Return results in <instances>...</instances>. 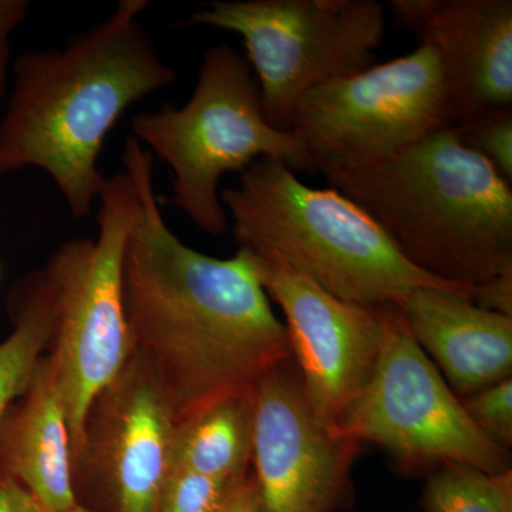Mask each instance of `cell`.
Here are the masks:
<instances>
[{
  "mask_svg": "<svg viewBox=\"0 0 512 512\" xmlns=\"http://www.w3.org/2000/svg\"><path fill=\"white\" fill-rule=\"evenodd\" d=\"M436 3L437 0H390L389 9L397 25L419 35Z\"/></svg>",
  "mask_w": 512,
  "mask_h": 512,
  "instance_id": "24",
  "label": "cell"
},
{
  "mask_svg": "<svg viewBox=\"0 0 512 512\" xmlns=\"http://www.w3.org/2000/svg\"><path fill=\"white\" fill-rule=\"evenodd\" d=\"M148 6V0H120L64 47L16 59L0 121V177L42 170L73 218L92 215L107 181L99 158L111 128L128 107L177 79L141 20Z\"/></svg>",
  "mask_w": 512,
  "mask_h": 512,
  "instance_id": "2",
  "label": "cell"
},
{
  "mask_svg": "<svg viewBox=\"0 0 512 512\" xmlns=\"http://www.w3.org/2000/svg\"><path fill=\"white\" fill-rule=\"evenodd\" d=\"M153 156L127 138L121 161L134 188L123 255V303L133 352L177 423L229 394L255 390L292 359L254 261L201 254L168 227L154 191Z\"/></svg>",
  "mask_w": 512,
  "mask_h": 512,
  "instance_id": "1",
  "label": "cell"
},
{
  "mask_svg": "<svg viewBox=\"0 0 512 512\" xmlns=\"http://www.w3.org/2000/svg\"><path fill=\"white\" fill-rule=\"evenodd\" d=\"M0 473L18 481L43 512L77 504L69 421L47 353L0 423Z\"/></svg>",
  "mask_w": 512,
  "mask_h": 512,
  "instance_id": "15",
  "label": "cell"
},
{
  "mask_svg": "<svg viewBox=\"0 0 512 512\" xmlns=\"http://www.w3.org/2000/svg\"><path fill=\"white\" fill-rule=\"evenodd\" d=\"M28 0H0V101L8 89L10 36L28 18Z\"/></svg>",
  "mask_w": 512,
  "mask_h": 512,
  "instance_id": "22",
  "label": "cell"
},
{
  "mask_svg": "<svg viewBox=\"0 0 512 512\" xmlns=\"http://www.w3.org/2000/svg\"><path fill=\"white\" fill-rule=\"evenodd\" d=\"M420 45L436 50L453 107V124L512 107L511 0H437Z\"/></svg>",
  "mask_w": 512,
  "mask_h": 512,
  "instance_id": "13",
  "label": "cell"
},
{
  "mask_svg": "<svg viewBox=\"0 0 512 512\" xmlns=\"http://www.w3.org/2000/svg\"><path fill=\"white\" fill-rule=\"evenodd\" d=\"M416 268L471 289L512 269V190L454 127L362 170L326 177Z\"/></svg>",
  "mask_w": 512,
  "mask_h": 512,
  "instance_id": "3",
  "label": "cell"
},
{
  "mask_svg": "<svg viewBox=\"0 0 512 512\" xmlns=\"http://www.w3.org/2000/svg\"><path fill=\"white\" fill-rule=\"evenodd\" d=\"M413 339L461 400L512 375V318L446 289L420 286L394 303Z\"/></svg>",
  "mask_w": 512,
  "mask_h": 512,
  "instance_id": "14",
  "label": "cell"
},
{
  "mask_svg": "<svg viewBox=\"0 0 512 512\" xmlns=\"http://www.w3.org/2000/svg\"><path fill=\"white\" fill-rule=\"evenodd\" d=\"M467 416L483 436L508 451L512 446V379L491 384L461 400Z\"/></svg>",
  "mask_w": 512,
  "mask_h": 512,
  "instance_id": "21",
  "label": "cell"
},
{
  "mask_svg": "<svg viewBox=\"0 0 512 512\" xmlns=\"http://www.w3.org/2000/svg\"><path fill=\"white\" fill-rule=\"evenodd\" d=\"M131 133L151 156L170 167V204L212 237H221L229 228L220 198L225 174H241L262 158L281 161L293 173L316 174L298 136L266 120L248 60L228 45L207 50L184 106L165 104L137 114Z\"/></svg>",
  "mask_w": 512,
  "mask_h": 512,
  "instance_id": "5",
  "label": "cell"
},
{
  "mask_svg": "<svg viewBox=\"0 0 512 512\" xmlns=\"http://www.w3.org/2000/svg\"><path fill=\"white\" fill-rule=\"evenodd\" d=\"M359 444L318 419L293 359L275 367L255 387L259 512H338L348 503Z\"/></svg>",
  "mask_w": 512,
  "mask_h": 512,
  "instance_id": "11",
  "label": "cell"
},
{
  "mask_svg": "<svg viewBox=\"0 0 512 512\" xmlns=\"http://www.w3.org/2000/svg\"><path fill=\"white\" fill-rule=\"evenodd\" d=\"M220 198L239 248L339 301L394 305L420 286L473 296L410 264L359 205L335 188L303 184L281 161H255Z\"/></svg>",
  "mask_w": 512,
  "mask_h": 512,
  "instance_id": "4",
  "label": "cell"
},
{
  "mask_svg": "<svg viewBox=\"0 0 512 512\" xmlns=\"http://www.w3.org/2000/svg\"><path fill=\"white\" fill-rule=\"evenodd\" d=\"M96 239L74 238L50 256L56 319L49 353L62 396L73 460L87 410L133 353L123 303V255L134 212L126 173L107 177L99 198Z\"/></svg>",
  "mask_w": 512,
  "mask_h": 512,
  "instance_id": "7",
  "label": "cell"
},
{
  "mask_svg": "<svg viewBox=\"0 0 512 512\" xmlns=\"http://www.w3.org/2000/svg\"><path fill=\"white\" fill-rule=\"evenodd\" d=\"M63 512H94L90 510V508L84 507V505L77 503L74 507L69 508V510Z\"/></svg>",
  "mask_w": 512,
  "mask_h": 512,
  "instance_id": "27",
  "label": "cell"
},
{
  "mask_svg": "<svg viewBox=\"0 0 512 512\" xmlns=\"http://www.w3.org/2000/svg\"><path fill=\"white\" fill-rule=\"evenodd\" d=\"M251 258L266 295L284 312L292 359L313 412L338 433L379 362L384 305L339 301L302 276Z\"/></svg>",
  "mask_w": 512,
  "mask_h": 512,
  "instance_id": "12",
  "label": "cell"
},
{
  "mask_svg": "<svg viewBox=\"0 0 512 512\" xmlns=\"http://www.w3.org/2000/svg\"><path fill=\"white\" fill-rule=\"evenodd\" d=\"M180 26L241 36L266 120L292 131L306 93L376 64L386 8L376 0H217Z\"/></svg>",
  "mask_w": 512,
  "mask_h": 512,
  "instance_id": "6",
  "label": "cell"
},
{
  "mask_svg": "<svg viewBox=\"0 0 512 512\" xmlns=\"http://www.w3.org/2000/svg\"><path fill=\"white\" fill-rule=\"evenodd\" d=\"M9 305L15 328L0 343V423L29 386L52 339L56 291L46 269L22 279L13 289Z\"/></svg>",
  "mask_w": 512,
  "mask_h": 512,
  "instance_id": "17",
  "label": "cell"
},
{
  "mask_svg": "<svg viewBox=\"0 0 512 512\" xmlns=\"http://www.w3.org/2000/svg\"><path fill=\"white\" fill-rule=\"evenodd\" d=\"M175 427L156 376L131 353L87 410L73 460L74 491L87 485L110 512H156L171 471Z\"/></svg>",
  "mask_w": 512,
  "mask_h": 512,
  "instance_id": "10",
  "label": "cell"
},
{
  "mask_svg": "<svg viewBox=\"0 0 512 512\" xmlns=\"http://www.w3.org/2000/svg\"><path fill=\"white\" fill-rule=\"evenodd\" d=\"M426 512H512V471L491 474L466 464H441L423 494Z\"/></svg>",
  "mask_w": 512,
  "mask_h": 512,
  "instance_id": "18",
  "label": "cell"
},
{
  "mask_svg": "<svg viewBox=\"0 0 512 512\" xmlns=\"http://www.w3.org/2000/svg\"><path fill=\"white\" fill-rule=\"evenodd\" d=\"M0 512H43V510L18 481L0 473Z\"/></svg>",
  "mask_w": 512,
  "mask_h": 512,
  "instance_id": "25",
  "label": "cell"
},
{
  "mask_svg": "<svg viewBox=\"0 0 512 512\" xmlns=\"http://www.w3.org/2000/svg\"><path fill=\"white\" fill-rule=\"evenodd\" d=\"M451 127L464 146L480 154L512 183V107L481 111Z\"/></svg>",
  "mask_w": 512,
  "mask_h": 512,
  "instance_id": "19",
  "label": "cell"
},
{
  "mask_svg": "<svg viewBox=\"0 0 512 512\" xmlns=\"http://www.w3.org/2000/svg\"><path fill=\"white\" fill-rule=\"evenodd\" d=\"M338 433L379 444L404 463L466 464L491 474L511 470L508 451L477 430L393 303L384 305L375 373Z\"/></svg>",
  "mask_w": 512,
  "mask_h": 512,
  "instance_id": "9",
  "label": "cell"
},
{
  "mask_svg": "<svg viewBox=\"0 0 512 512\" xmlns=\"http://www.w3.org/2000/svg\"><path fill=\"white\" fill-rule=\"evenodd\" d=\"M453 124V107L436 50L340 77L306 93L292 131L316 173L362 170L409 150Z\"/></svg>",
  "mask_w": 512,
  "mask_h": 512,
  "instance_id": "8",
  "label": "cell"
},
{
  "mask_svg": "<svg viewBox=\"0 0 512 512\" xmlns=\"http://www.w3.org/2000/svg\"><path fill=\"white\" fill-rule=\"evenodd\" d=\"M471 301L487 311L512 318V269L474 286Z\"/></svg>",
  "mask_w": 512,
  "mask_h": 512,
  "instance_id": "23",
  "label": "cell"
},
{
  "mask_svg": "<svg viewBox=\"0 0 512 512\" xmlns=\"http://www.w3.org/2000/svg\"><path fill=\"white\" fill-rule=\"evenodd\" d=\"M241 483L202 476L185 468H171L156 512H222Z\"/></svg>",
  "mask_w": 512,
  "mask_h": 512,
  "instance_id": "20",
  "label": "cell"
},
{
  "mask_svg": "<svg viewBox=\"0 0 512 512\" xmlns=\"http://www.w3.org/2000/svg\"><path fill=\"white\" fill-rule=\"evenodd\" d=\"M222 512H259L254 477L248 476L235 488Z\"/></svg>",
  "mask_w": 512,
  "mask_h": 512,
  "instance_id": "26",
  "label": "cell"
},
{
  "mask_svg": "<svg viewBox=\"0 0 512 512\" xmlns=\"http://www.w3.org/2000/svg\"><path fill=\"white\" fill-rule=\"evenodd\" d=\"M255 426V390L229 394L177 423L171 468L241 483L249 476Z\"/></svg>",
  "mask_w": 512,
  "mask_h": 512,
  "instance_id": "16",
  "label": "cell"
}]
</instances>
